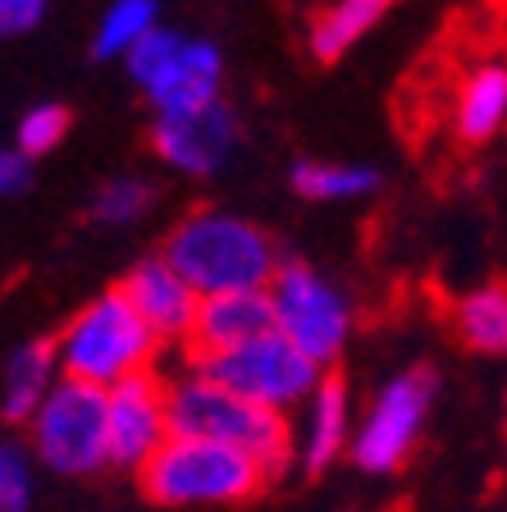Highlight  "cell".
<instances>
[{"mask_svg": "<svg viewBox=\"0 0 507 512\" xmlns=\"http://www.w3.org/2000/svg\"><path fill=\"white\" fill-rule=\"evenodd\" d=\"M494 5H507V0H494Z\"/></svg>", "mask_w": 507, "mask_h": 512, "instance_id": "obj_27", "label": "cell"}, {"mask_svg": "<svg viewBox=\"0 0 507 512\" xmlns=\"http://www.w3.org/2000/svg\"><path fill=\"white\" fill-rule=\"evenodd\" d=\"M270 471L238 448L211 439L169 435L165 448L138 471V485L160 508H192V503H252L270 490Z\"/></svg>", "mask_w": 507, "mask_h": 512, "instance_id": "obj_2", "label": "cell"}, {"mask_svg": "<svg viewBox=\"0 0 507 512\" xmlns=\"http://www.w3.org/2000/svg\"><path fill=\"white\" fill-rule=\"evenodd\" d=\"M270 302H275V330L293 348L307 352L316 366L334 362L343 352V343L352 334V307L307 261H284L279 266L275 284H270Z\"/></svg>", "mask_w": 507, "mask_h": 512, "instance_id": "obj_7", "label": "cell"}, {"mask_svg": "<svg viewBox=\"0 0 507 512\" xmlns=\"http://www.w3.org/2000/svg\"><path fill=\"white\" fill-rule=\"evenodd\" d=\"M124 298L133 302L142 320H147V330L156 339H188L192 334V320H197V288L179 275V270L169 266L165 256H147L138 266L124 275Z\"/></svg>", "mask_w": 507, "mask_h": 512, "instance_id": "obj_11", "label": "cell"}, {"mask_svg": "<svg viewBox=\"0 0 507 512\" xmlns=\"http://www.w3.org/2000/svg\"><path fill=\"white\" fill-rule=\"evenodd\" d=\"M69 124H74V119H69V110L64 106H32L28 115L19 119V151L23 156H46V151H55L64 142V133H69Z\"/></svg>", "mask_w": 507, "mask_h": 512, "instance_id": "obj_23", "label": "cell"}, {"mask_svg": "<svg viewBox=\"0 0 507 512\" xmlns=\"http://www.w3.org/2000/svg\"><path fill=\"white\" fill-rule=\"evenodd\" d=\"M275 330V302L265 288H247V293H215L201 298L197 320L188 334V357H215V352L243 348V343L261 339Z\"/></svg>", "mask_w": 507, "mask_h": 512, "instance_id": "obj_12", "label": "cell"}, {"mask_svg": "<svg viewBox=\"0 0 507 512\" xmlns=\"http://www.w3.org/2000/svg\"><path fill=\"white\" fill-rule=\"evenodd\" d=\"M156 206V183L138 179V174H119L92 197V220L96 224H133Z\"/></svg>", "mask_w": 507, "mask_h": 512, "instance_id": "obj_21", "label": "cell"}, {"mask_svg": "<svg viewBox=\"0 0 507 512\" xmlns=\"http://www.w3.org/2000/svg\"><path fill=\"white\" fill-rule=\"evenodd\" d=\"M430 398H434L430 366H412L398 380H389V389L375 398L366 426H361L357 444H352V462L366 471H398L402 462L412 458L416 439H421Z\"/></svg>", "mask_w": 507, "mask_h": 512, "instance_id": "obj_8", "label": "cell"}, {"mask_svg": "<svg viewBox=\"0 0 507 512\" xmlns=\"http://www.w3.org/2000/svg\"><path fill=\"white\" fill-rule=\"evenodd\" d=\"M55 371H60V352L55 339H32L5 366V394H0V416L10 426H32V416L42 412V403L55 389Z\"/></svg>", "mask_w": 507, "mask_h": 512, "instance_id": "obj_14", "label": "cell"}, {"mask_svg": "<svg viewBox=\"0 0 507 512\" xmlns=\"http://www.w3.org/2000/svg\"><path fill=\"white\" fill-rule=\"evenodd\" d=\"M160 256L197 288V298L270 288L279 266H284L279 247L270 243L265 229H256L252 220H238L229 211H211V206L183 215L169 229Z\"/></svg>", "mask_w": 507, "mask_h": 512, "instance_id": "obj_1", "label": "cell"}, {"mask_svg": "<svg viewBox=\"0 0 507 512\" xmlns=\"http://www.w3.org/2000/svg\"><path fill=\"white\" fill-rule=\"evenodd\" d=\"M151 28H156V0H115V5L101 14V23H96L92 55L96 60L128 55Z\"/></svg>", "mask_w": 507, "mask_h": 512, "instance_id": "obj_20", "label": "cell"}, {"mask_svg": "<svg viewBox=\"0 0 507 512\" xmlns=\"http://www.w3.org/2000/svg\"><path fill=\"white\" fill-rule=\"evenodd\" d=\"M192 366H197V375L224 384L229 394L247 398L256 407H270V412H284V407L302 403L320 389V366L302 348H293L279 330L261 334L243 348L197 357Z\"/></svg>", "mask_w": 507, "mask_h": 512, "instance_id": "obj_5", "label": "cell"}, {"mask_svg": "<svg viewBox=\"0 0 507 512\" xmlns=\"http://www.w3.org/2000/svg\"><path fill=\"white\" fill-rule=\"evenodd\" d=\"M169 430L183 439H211V444L238 448L261 462L270 476H279L293 458L284 416L229 394L224 384L206 380V375H192L169 389Z\"/></svg>", "mask_w": 507, "mask_h": 512, "instance_id": "obj_3", "label": "cell"}, {"mask_svg": "<svg viewBox=\"0 0 507 512\" xmlns=\"http://www.w3.org/2000/svg\"><path fill=\"white\" fill-rule=\"evenodd\" d=\"M183 42H188V37H179L174 28H160V23H156V28H151L147 37H142V42L124 55V60H128V74H133V83L147 92V87L156 83L160 74H165V64L183 51Z\"/></svg>", "mask_w": 507, "mask_h": 512, "instance_id": "obj_22", "label": "cell"}, {"mask_svg": "<svg viewBox=\"0 0 507 512\" xmlns=\"http://www.w3.org/2000/svg\"><path fill=\"white\" fill-rule=\"evenodd\" d=\"M32 448L60 476H92L110 462L106 389L83 380H60L42 412L32 416Z\"/></svg>", "mask_w": 507, "mask_h": 512, "instance_id": "obj_6", "label": "cell"}, {"mask_svg": "<svg viewBox=\"0 0 507 512\" xmlns=\"http://www.w3.org/2000/svg\"><path fill=\"white\" fill-rule=\"evenodd\" d=\"M507 119V64H476L453 96L457 142L480 147L503 128Z\"/></svg>", "mask_w": 507, "mask_h": 512, "instance_id": "obj_15", "label": "cell"}, {"mask_svg": "<svg viewBox=\"0 0 507 512\" xmlns=\"http://www.w3.org/2000/svg\"><path fill=\"white\" fill-rule=\"evenodd\" d=\"M393 5H398V0H334V5L316 10L311 14V28H307L311 60L316 64L343 60V55H348L370 28L393 10Z\"/></svg>", "mask_w": 507, "mask_h": 512, "instance_id": "obj_16", "label": "cell"}, {"mask_svg": "<svg viewBox=\"0 0 507 512\" xmlns=\"http://www.w3.org/2000/svg\"><path fill=\"white\" fill-rule=\"evenodd\" d=\"M224 55L211 42H183V51L165 64V74L147 87L156 115H192V110L220 101Z\"/></svg>", "mask_w": 507, "mask_h": 512, "instance_id": "obj_13", "label": "cell"}, {"mask_svg": "<svg viewBox=\"0 0 507 512\" xmlns=\"http://www.w3.org/2000/svg\"><path fill=\"white\" fill-rule=\"evenodd\" d=\"M453 334L462 348L471 352H507V279H489V284L471 288L453 307Z\"/></svg>", "mask_w": 507, "mask_h": 512, "instance_id": "obj_17", "label": "cell"}, {"mask_svg": "<svg viewBox=\"0 0 507 512\" xmlns=\"http://www.w3.org/2000/svg\"><path fill=\"white\" fill-rule=\"evenodd\" d=\"M343 439H348V384L338 375H325L320 389L311 394V421H307V439H302L307 476H320L338 458Z\"/></svg>", "mask_w": 507, "mask_h": 512, "instance_id": "obj_18", "label": "cell"}, {"mask_svg": "<svg viewBox=\"0 0 507 512\" xmlns=\"http://www.w3.org/2000/svg\"><path fill=\"white\" fill-rule=\"evenodd\" d=\"M51 0H0V42L5 37H23L46 19Z\"/></svg>", "mask_w": 507, "mask_h": 512, "instance_id": "obj_25", "label": "cell"}, {"mask_svg": "<svg viewBox=\"0 0 507 512\" xmlns=\"http://www.w3.org/2000/svg\"><path fill=\"white\" fill-rule=\"evenodd\" d=\"M28 183H32L28 156H23L19 147H14V151L0 147V197H14V192H23Z\"/></svg>", "mask_w": 507, "mask_h": 512, "instance_id": "obj_26", "label": "cell"}, {"mask_svg": "<svg viewBox=\"0 0 507 512\" xmlns=\"http://www.w3.org/2000/svg\"><path fill=\"white\" fill-rule=\"evenodd\" d=\"M238 138H243V124L224 101H211L192 115H156V124H151V151L169 170L192 174V179H206L220 170L238 151Z\"/></svg>", "mask_w": 507, "mask_h": 512, "instance_id": "obj_10", "label": "cell"}, {"mask_svg": "<svg viewBox=\"0 0 507 512\" xmlns=\"http://www.w3.org/2000/svg\"><path fill=\"white\" fill-rule=\"evenodd\" d=\"M293 188L311 202H338V197H361V192L380 188V174L361 170V165H329V160H297L293 165Z\"/></svg>", "mask_w": 507, "mask_h": 512, "instance_id": "obj_19", "label": "cell"}, {"mask_svg": "<svg viewBox=\"0 0 507 512\" xmlns=\"http://www.w3.org/2000/svg\"><path fill=\"white\" fill-rule=\"evenodd\" d=\"M110 416V467L142 471L156 458L169 430V389L151 371H138L106 389Z\"/></svg>", "mask_w": 507, "mask_h": 512, "instance_id": "obj_9", "label": "cell"}, {"mask_svg": "<svg viewBox=\"0 0 507 512\" xmlns=\"http://www.w3.org/2000/svg\"><path fill=\"white\" fill-rule=\"evenodd\" d=\"M28 508V467L10 444H0V512Z\"/></svg>", "mask_w": 507, "mask_h": 512, "instance_id": "obj_24", "label": "cell"}, {"mask_svg": "<svg viewBox=\"0 0 507 512\" xmlns=\"http://www.w3.org/2000/svg\"><path fill=\"white\" fill-rule=\"evenodd\" d=\"M64 380H83L96 389L128 380V375L147 371L151 352H156V334L147 330V320L133 311L124 298V288H110L96 302H87L55 339Z\"/></svg>", "mask_w": 507, "mask_h": 512, "instance_id": "obj_4", "label": "cell"}]
</instances>
